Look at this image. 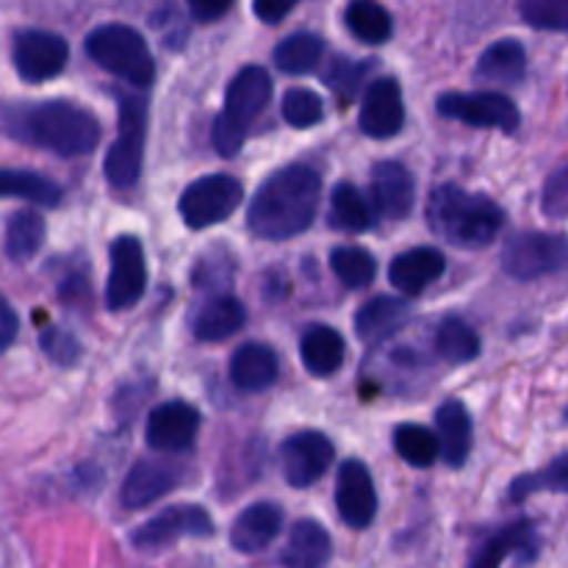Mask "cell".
Here are the masks:
<instances>
[{
  "instance_id": "1",
  "label": "cell",
  "mask_w": 568,
  "mask_h": 568,
  "mask_svg": "<svg viewBox=\"0 0 568 568\" xmlns=\"http://www.w3.org/2000/svg\"><path fill=\"white\" fill-rule=\"evenodd\" d=\"M322 197L320 172L288 164L272 172L247 209V227L266 242H286L308 231Z\"/></svg>"
},
{
  "instance_id": "2",
  "label": "cell",
  "mask_w": 568,
  "mask_h": 568,
  "mask_svg": "<svg viewBox=\"0 0 568 568\" xmlns=\"http://www.w3.org/2000/svg\"><path fill=\"white\" fill-rule=\"evenodd\" d=\"M3 122L11 136L64 159L92 153L100 142V122L70 100L11 105L3 111Z\"/></svg>"
},
{
  "instance_id": "3",
  "label": "cell",
  "mask_w": 568,
  "mask_h": 568,
  "mask_svg": "<svg viewBox=\"0 0 568 568\" xmlns=\"http://www.w3.org/2000/svg\"><path fill=\"white\" fill-rule=\"evenodd\" d=\"M425 214L436 236L466 250H480L491 244L505 225L503 209L491 197L466 192L453 183L433 189Z\"/></svg>"
},
{
  "instance_id": "4",
  "label": "cell",
  "mask_w": 568,
  "mask_h": 568,
  "mask_svg": "<svg viewBox=\"0 0 568 568\" xmlns=\"http://www.w3.org/2000/svg\"><path fill=\"white\" fill-rule=\"evenodd\" d=\"M87 53L98 67L122 78L131 87L144 89L155 78V61L142 33L122 22L94 28L87 37Z\"/></svg>"
},
{
  "instance_id": "5",
  "label": "cell",
  "mask_w": 568,
  "mask_h": 568,
  "mask_svg": "<svg viewBox=\"0 0 568 568\" xmlns=\"http://www.w3.org/2000/svg\"><path fill=\"white\" fill-rule=\"evenodd\" d=\"M148 142V100L142 94L120 98V133L105 155V178L114 189H131L139 181Z\"/></svg>"
},
{
  "instance_id": "6",
  "label": "cell",
  "mask_w": 568,
  "mask_h": 568,
  "mask_svg": "<svg viewBox=\"0 0 568 568\" xmlns=\"http://www.w3.org/2000/svg\"><path fill=\"white\" fill-rule=\"evenodd\" d=\"M244 186L231 175H205L189 183L181 194V216L189 227L220 225L242 205Z\"/></svg>"
},
{
  "instance_id": "7",
  "label": "cell",
  "mask_w": 568,
  "mask_h": 568,
  "mask_svg": "<svg viewBox=\"0 0 568 568\" xmlns=\"http://www.w3.org/2000/svg\"><path fill=\"white\" fill-rule=\"evenodd\" d=\"M568 264V242L555 233H519L503 253V266L516 281H536Z\"/></svg>"
},
{
  "instance_id": "8",
  "label": "cell",
  "mask_w": 568,
  "mask_h": 568,
  "mask_svg": "<svg viewBox=\"0 0 568 568\" xmlns=\"http://www.w3.org/2000/svg\"><path fill=\"white\" fill-rule=\"evenodd\" d=\"M438 114L475 128H499L514 133L519 128V109L499 92H447L438 98Z\"/></svg>"
},
{
  "instance_id": "9",
  "label": "cell",
  "mask_w": 568,
  "mask_h": 568,
  "mask_svg": "<svg viewBox=\"0 0 568 568\" xmlns=\"http://www.w3.org/2000/svg\"><path fill=\"white\" fill-rule=\"evenodd\" d=\"M214 532V521L197 505H175V508L161 510L150 521H144L131 536L133 547L142 552H159L181 538H205Z\"/></svg>"
},
{
  "instance_id": "10",
  "label": "cell",
  "mask_w": 568,
  "mask_h": 568,
  "mask_svg": "<svg viewBox=\"0 0 568 568\" xmlns=\"http://www.w3.org/2000/svg\"><path fill=\"white\" fill-rule=\"evenodd\" d=\"M11 59H14V67L22 81L42 83L64 72L70 48H67V42L59 33L28 28V31H20L14 37Z\"/></svg>"
},
{
  "instance_id": "11",
  "label": "cell",
  "mask_w": 568,
  "mask_h": 568,
  "mask_svg": "<svg viewBox=\"0 0 568 568\" xmlns=\"http://www.w3.org/2000/svg\"><path fill=\"white\" fill-rule=\"evenodd\" d=\"M148 288V264L136 236H120L111 244V275L105 303L111 311H125L142 300Z\"/></svg>"
},
{
  "instance_id": "12",
  "label": "cell",
  "mask_w": 568,
  "mask_h": 568,
  "mask_svg": "<svg viewBox=\"0 0 568 568\" xmlns=\"http://www.w3.org/2000/svg\"><path fill=\"white\" fill-rule=\"evenodd\" d=\"M281 464H283V477H286L288 486L294 488L314 486L320 477H325V471L331 469L333 464L331 438L322 436V433L316 430L297 433V436H292L286 444H283Z\"/></svg>"
},
{
  "instance_id": "13",
  "label": "cell",
  "mask_w": 568,
  "mask_h": 568,
  "mask_svg": "<svg viewBox=\"0 0 568 568\" xmlns=\"http://www.w3.org/2000/svg\"><path fill=\"white\" fill-rule=\"evenodd\" d=\"M336 508L344 525L353 530H366L377 516V491L369 469L361 460H347L338 469Z\"/></svg>"
},
{
  "instance_id": "14",
  "label": "cell",
  "mask_w": 568,
  "mask_h": 568,
  "mask_svg": "<svg viewBox=\"0 0 568 568\" xmlns=\"http://www.w3.org/2000/svg\"><path fill=\"white\" fill-rule=\"evenodd\" d=\"M200 430V414L189 403L172 399V403L159 405L153 414L148 416V438L150 447L155 453H181V449L192 447Z\"/></svg>"
},
{
  "instance_id": "15",
  "label": "cell",
  "mask_w": 568,
  "mask_h": 568,
  "mask_svg": "<svg viewBox=\"0 0 568 568\" xmlns=\"http://www.w3.org/2000/svg\"><path fill=\"white\" fill-rule=\"evenodd\" d=\"M358 122L361 131L372 139H392L403 131V89H399V83L394 78H381V81H375L366 89Z\"/></svg>"
},
{
  "instance_id": "16",
  "label": "cell",
  "mask_w": 568,
  "mask_h": 568,
  "mask_svg": "<svg viewBox=\"0 0 568 568\" xmlns=\"http://www.w3.org/2000/svg\"><path fill=\"white\" fill-rule=\"evenodd\" d=\"M416 183L408 166L383 161L372 172V205L386 220H405L414 211Z\"/></svg>"
},
{
  "instance_id": "17",
  "label": "cell",
  "mask_w": 568,
  "mask_h": 568,
  "mask_svg": "<svg viewBox=\"0 0 568 568\" xmlns=\"http://www.w3.org/2000/svg\"><path fill=\"white\" fill-rule=\"evenodd\" d=\"M178 486H181V469L175 464H170V460H139L122 483V505L133 510L148 508Z\"/></svg>"
},
{
  "instance_id": "18",
  "label": "cell",
  "mask_w": 568,
  "mask_h": 568,
  "mask_svg": "<svg viewBox=\"0 0 568 568\" xmlns=\"http://www.w3.org/2000/svg\"><path fill=\"white\" fill-rule=\"evenodd\" d=\"M283 527V510L272 503H255L236 516L231 527L233 549L244 555H255L270 547Z\"/></svg>"
},
{
  "instance_id": "19",
  "label": "cell",
  "mask_w": 568,
  "mask_h": 568,
  "mask_svg": "<svg viewBox=\"0 0 568 568\" xmlns=\"http://www.w3.org/2000/svg\"><path fill=\"white\" fill-rule=\"evenodd\" d=\"M272 98V78L264 67L250 64L233 75L231 87L225 92V111L244 125L255 120L264 111V105Z\"/></svg>"
},
{
  "instance_id": "20",
  "label": "cell",
  "mask_w": 568,
  "mask_h": 568,
  "mask_svg": "<svg viewBox=\"0 0 568 568\" xmlns=\"http://www.w3.org/2000/svg\"><path fill=\"white\" fill-rule=\"evenodd\" d=\"M444 270H447V261L436 247H414L392 261L388 281L394 283L399 294L414 297V294L425 292L433 281H438Z\"/></svg>"
},
{
  "instance_id": "21",
  "label": "cell",
  "mask_w": 568,
  "mask_h": 568,
  "mask_svg": "<svg viewBox=\"0 0 568 568\" xmlns=\"http://www.w3.org/2000/svg\"><path fill=\"white\" fill-rule=\"evenodd\" d=\"M244 322H247V308L242 305V300H236L233 294H216L200 305L192 331L200 342H225L233 333L242 331Z\"/></svg>"
},
{
  "instance_id": "22",
  "label": "cell",
  "mask_w": 568,
  "mask_h": 568,
  "mask_svg": "<svg viewBox=\"0 0 568 568\" xmlns=\"http://www.w3.org/2000/svg\"><path fill=\"white\" fill-rule=\"evenodd\" d=\"M333 555L331 536L314 519H303L288 532V544L281 560L286 568H325Z\"/></svg>"
},
{
  "instance_id": "23",
  "label": "cell",
  "mask_w": 568,
  "mask_h": 568,
  "mask_svg": "<svg viewBox=\"0 0 568 568\" xmlns=\"http://www.w3.org/2000/svg\"><path fill=\"white\" fill-rule=\"evenodd\" d=\"M277 355L266 344H242L231 358V381L242 392H264L277 381Z\"/></svg>"
},
{
  "instance_id": "24",
  "label": "cell",
  "mask_w": 568,
  "mask_h": 568,
  "mask_svg": "<svg viewBox=\"0 0 568 568\" xmlns=\"http://www.w3.org/2000/svg\"><path fill=\"white\" fill-rule=\"evenodd\" d=\"M436 427H438V444H442V458L449 466H464L471 453V416L464 403L458 399H447L442 408L436 410Z\"/></svg>"
},
{
  "instance_id": "25",
  "label": "cell",
  "mask_w": 568,
  "mask_h": 568,
  "mask_svg": "<svg viewBox=\"0 0 568 568\" xmlns=\"http://www.w3.org/2000/svg\"><path fill=\"white\" fill-rule=\"evenodd\" d=\"M405 320H408V303L405 300L375 297L361 305V311L355 314V333L366 344L386 342L388 336H394L405 325Z\"/></svg>"
},
{
  "instance_id": "26",
  "label": "cell",
  "mask_w": 568,
  "mask_h": 568,
  "mask_svg": "<svg viewBox=\"0 0 568 568\" xmlns=\"http://www.w3.org/2000/svg\"><path fill=\"white\" fill-rule=\"evenodd\" d=\"M300 355L311 375L331 377L344 364V338L342 333L327 325H311L300 338Z\"/></svg>"
},
{
  "instance_id": "27",
  "label": "cell",
  "mask_w": 568,
  "mask_h": 568,
  "mask_svg": "<svg viewBox=\"0 0 568 568\" xmlns=\"http://www.w3.org/2000/svg\"><path fill=\"white\" fill-rule=\"evenodd\" d=\"M0 197L53 209L61 203V186L31 170H0Z\"/></svg>"
},
{
  "instance_id": "28",
  "label": "cell",
  "mask_w": 568,
  "mask_h": 568,
  "mask_svg": "<svg viewBox=\"0 0 568 568\" xmlns=\"http://www.w3.org/2000/svg\"><path fill=\"white\" fill-rule=\"evenodd\" d=\"M477 78L491 83H516L527 72V53L525 44L516 39H503L494 42L477 61Z\"/></svg>"
},
{
  "instance_id": "29",
  "label": "cell",
  "mask_w": 568,
  "mask_h": 568,
  "mask_svg": "<svg viewBox=\"0 0 568 568\" xmlns=\"http://www.w3.org/2000/svg\"><path fill=\"white\" fill-rule=\"evenodd\" d=\"M331 222L338 231L361 233L375 222V205L353 183H338L331 194Z\"/></svg>"
},
{
  "instance_id": "30",
  "label": "cell",
  "mask_w": 568,
  "mask_h": 568,
  "mask_svg": "<svg viewBox=\"0 0 568 568\" xmlns=\"http://www.w3.org/2000/svg\"><path fill=\"white\" fill-rule=\"evenodd\" d=\"M344 20H347L349 31L366 44H383L394 33L392 14L377 0H349Z\"/></svg>"
},
{
  "instance_id": "31",
  "label": "cell",
  "mask_w": 568,
  "mask_h": 568,
  "mask_svg": "<svg viewBox=\"0 0 568 568\" xmlns=\"http://www.w3.org/2000/svg\"><path fill=\"white\" fill-rule=\"evenodd\" d=\"M44 220L37 211H17L6 225V255L11 261H28L42 250L44 244Z\"/></svg>"
},
{
  "instance_id": "32",
  "label": "cell",
  "mask_w": 568,
  "mask_h": 568,
  "mask_svg": "<svg viewBox=\"0 0 568 568\" xmlns=\"http://www.w3.org/2000/svg\"><path fill=\"white\" fill-rule=\"evenodd\" d=\"M322 53H325V44L316 33H292L275 48V64L288 75H305V72L316 70Z\"/></svg>"
},
{
  "instance_id": "33",
  "label": "cell",
  "mask_w": 568,
  "mask_h": 568,
  "mask_svg": "<svg viewBox=\"0 0 568 568\" xmlns=\"http://www.w3.org/2000/svg\"><path fill=\"white\" fill-rule=\"evenodd\" d=\"M436 353L447 364H469L480 355V336L464 320H444L436 333Z\"/></svg>"
},
{
  "instance_id": "34",
  "label": "cell",
  "mask_w": 568,
  "mask_h": 568,
  "mask_svg": "<svg viewBox=\"0 0 568 568\" xmlns=\"http://www.w3.org/2000/svg\"><path fill=\"white\" fill-rule=\"evenodd\" d=\"M394 447H397L399 458L408 466H416V469H427L438 460L442 455V444H438V436H433L430 430L419 425H403L394 430Z\"/></svg>"
},
{
  "instance_id": "35",
  "label": "cell",
  "mask_w": 568,
  "mask_h": 568,
  "mask_svg": "<svg viewBox=\"0 0 568 568\" xmlns=\"http://www.w3.org/2000/svg\"><path fill=\"white\" fill-rule=\"evenodd\" d=\"M536 544V530H532L530 521H519V525L505 527L503 532L491 538L486 547L480 549V555L475 558L471 568H499L510 552H519V549H532Z\"/></svg>"
},
{
  "instance_id": "36",
  "label": "cell",
  "mask_w": 568,
  "mask_h": 568,
  "mask_svg": "<svg viewBox=\"0 0 568 568\" xmlns=\"http://www.w3.org/2000/svg\"><path fill=\"white\" fill-rule=\"evenodd\" d=\"M331 266L338 281L349 288H364L375 281L377 261L364 247H336L331 253Z\"/></svg>"
},
{
  "instance_id": "37",
  "label": "cell",
  "mask_w": 568,
  "mask_h": 568,
  "mask_svg": "<svg viewBox=\"0 0 568 568\" xmlns=\"http://www.w3.org/2000/svg\"><path fill=\"white\" fill-rule=\"evenodd\" d=\"M536 491L568 494V453L560 455L558 460H552L544 471L519 477V480L514 483V488H510V497L525 499L527 494H536Z\"/></svg>"
},
{
  "instance_id": "38",
  "label": "cell",
  "mask_w": 568,
  "mask_h": 568,
  "mask_svg": "<svg viewBox=\"0 0 568 568\" xmlns=\"http://www.w3.org/2000/svg\"><path fill=\"white\" fill-rule=\"evenodd\" d=\"M283 120L292 128H311L316 122H322L325 109H322L320 94L311 92V89H288L283 94Z\"/></svg>"
},
{
  "instance_id": "39",
  "label": "cell",
  "mask_w": 568,
  "mask_h": 568,
  "mask_svg": "<svg viewBox=\"0 0 568 568\" xmlns=\"http://www.w3.org/2000/svg\"><path fill=\"white\" fill-rule=\"evenodd\" d=\"M525 22L541 31H568V0H516Z\"/></svg>"
},
{
  "instance_id": "40",
  "label": "cell",
  "mask_w": 568,
  "mask_h": 568,
  "mask_svg": "<svg viewBox=\"0 0 568 568\" xmlns=\"http://www.w3.org/2000/svg\"><path fill=\"white\" fill-rule=\"evenodd\" d=\"M247 128L242 120L231 116L227 111H222L214 122V131H211V139H214V150L225 159H233V155L242 150L244 139H247Z\"/></svg>"
},
{
  "instance_id": "41",
  "label": "cell",
  "mask_w": 568,
  "mask_h": 568,
  "mask_svg": "<svg viewBox=\"0 0 568 568\" xmlns=\"http://www.w3.org/2000/svg\"><path fill=\"white\" fill-rule=\"evenodd\" d=\"M39 344L48 353L50 361H55L59 366H72L81 358V344L72 333L61 331V327H48V331L39 336Z\"/></svg>"
},
{
  "instance_id": "42",
  "label": "cell",
  "mask_w": 568,
  "mask_h": 568,
  "mask_svg": "<svg viewBox=\"0 0 568 568\" xmlns=\"http://www.w3.org/2000/svg\"><path fill=\"white\" fill-rule=\"evenodd\" d=\"M544 211L549 216H566L568 214V166L555 172L544 192Z\"/></svg>"
},
{
  "instance_id": "43",
  "label": "cell",
  "mask_w": 568,
  "mask_h": 568,
  "mask_svg": "<svg viewBox=\"0 0 568 568\" xmlns=\"http://www.w3.org/2000/svg\"><path fill=\"white\" fill-rule=\"evenodd\" d=\"M297 3L300 0H253V9H255V17H258L261 22L277 26V22H281L283 17H286Z\"/></svg>"
},
{
  "instance_id": "44",
  "label": "cell",
  "mask_w": 568,
  "mask_h": 568,
  "mask_svg": "<svg viewBox=\"0 0 568 568\" xmlns=\"http://www.w3.org/2000/svg\"><path fill=\"white\" fill-rule=\"evenodd\" d=\"M189 11H192L194 20L200 22H214L220 17L227 14V9L233 6V0H186Z\"/></svg>"
},
{
  "instance_id": "45",
  "label": "cell",
  "mask_w": 568,
  "mask_h": 568,
  "mask_svg": "<svg viewBox=\"0 0 568 568\" xmlns=\"http://www.w3.org/2000/svg\"><path fill=\"white\" fill-rule=\"evenodd\" d=\"M17 333H20V320H17V314H14V308L9 305V300L0 294V353L14 344Z\"/></svg>"
},
{
  "instance_id": "46",
  "label": "cell",
  "mask_w": 568,
  "mask_h": 568,
  "mask_svg": "<svg viewBox=\"0 0 568 568\" xmlns=\"http://www.w3.org/2000/svg\"><path fill=\"white\" fill-rule=\"evenodd\" d=\"M364 72V67H353V64H338L333 72H325V81L336 89H347V92H355L358 87V78Z\"/></svg>"
},
{
  "instance_id": "47",
  "label": "cell",
  "mask_w": 568,
  "mask_h": 568,
  "mask_svg": "<svg viewBox=\"0 0 568 568\" xmlns=\"http://www.w3.org/2000/svg\"><path fill=\"white\" fill-rule=\"evenodd\" d=\"M566 419H568V410H566Z\"/></svg>"
}]
</instances>
